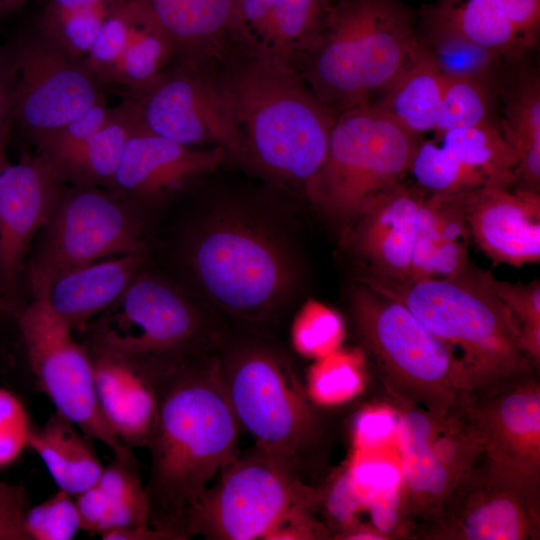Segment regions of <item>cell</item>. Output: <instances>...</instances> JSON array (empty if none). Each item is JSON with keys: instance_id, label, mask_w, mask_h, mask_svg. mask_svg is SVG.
I'll return each instance as SVG.
<instances>
[{"instance_id": "cell-1", "label": "cell", "mask_w": 540, "mask_h": 540, "mask_svg": "<svg viewBox=\"0 0 540 540\" xmlns=\"http://www.w3.org/2000/svg\"><path fill=\"white\" fill-rule=\"evenodd\" d=\"M156 409L147 447L149 524L171 540L188 539L189 512L208 484L239 453L241 428L215 354L153 382Z\"/></svg>"}, {"instance_id": "cell-2", "label": "cell", "mask_w": 540, "mask_h": 540, "mask_svg": "<svg viewBox=\"0 0 540 540\" xmlns=\"http://www.w3.org/2000/svg\"><path fill=\"white\" fill-rule=\"evenodd\" d=\"M204 63L231 109L239 159L306 189L324 162L337 114L293 66L255 41L240 42Z\"/></svg>"}, {"instance_id": "cell-3", "label": "cell", "mask_w": 540, "mask_h": 540, "mask_svg": "<svg viewBox=\"0 0 540 540\" xmlns=\"http://www.w3.org/2000/svg\"><path fill=\"white\" fill-rule=\"evenodd\" d=\"M490 272L469 262L456 275L392 281L375 277L371 288L402 302L463 362L476 397L530 376L535 367L519 342V325L496 295Z\"/></svg>"}, {"instance_id": "cell-4", "label": "cell", "mask_w": 540, "mask_h": 540, "mask_svg": "<svg viewBox=\"0 0 540 540\" xmlns=\"http://www.w3.org/2000/svg\"><path fill=\"white\" fill-rule=\"evenodd\" d=\"M417 17L402 0H334L294 68L337 115L373 103L415 50Z\"/></svg>"}, {"instance_id": "cell-5", "label": "cell", "mask_w": 540, "mask_h": 540, "mask_svg": "<svg viewBox=\"0 0 540 540\" xmlns=\"http://www.w3.org/2000/svg\"><path fill=\"white\" fill-rule=\"evenodd\" d=\"M81 332L89 353L123 360L152 383L216 353L224 339L179 289L144 269Z\"/></svg>"}, {"instance_id": "cell-6", "label": "cell", "mask_w": 540, "mask_h": 540, "mask_svg": "<svg viewBox=\"0 0 540 540\" xmlns=\"http://www.w3.org/2000/svg\"><path fill=\"white\" fill-rule=\"evenodd\" d=\"M352 314L397 406H417L444 416L476 398L454 349L402 302L362 286L353 293Z\"/></svg>"}, {"instance_id": "cell-7", "label": "cell", "mask_w": 540, "mask_h": 540, "mask_svg": "<svg viewBox=\"0 0 540 540\" xmlns=\"http://www.w3.org/2000/svg\"><path fill=\"white\" fill-rule=\"evenodd\" d=\"M216 356L241 431L302 473L321 433L320 417L291 362L269 344L225 338Z\"/></svg>"}, {"instance_id": "cell-8", "label": "cell", "mask_w": 540, "mask_h": 540, "mask_svg": "<svg viewBox=\"0 0 540 540\" xmlns=\"http://www.w3.org/2000/svg\"><path fill=\"white\" fill-rule=\"evenodd\" d=\"M184 261L207 297L244 321L268 318L292 282L291 264L280 245L238 219L209 222L187 239Z\"/></svg>"}, {"instance_id": "cell-9", "label": "cell", "mask_w": 540, "mask_h": 540, "mask_svg": "<svg viewBox=\"0 0 540 540\" xmlns=\"http://www.w3.org/2000/svg\"><path fill=\"white\" fill-rule=\"evenodd\" d=\"M419 138L373 103L344 110L305 191L323 212L351 225L370 199L401 181Z\"/></svg>"}, {"instance_id": "cell-10", "label": "cell", "mask_w": 540, "mask_h": 540, "mask_svg": "<svg viewBox=\"0 0 540 540\" xmlns=\"http://www.w3.org/2000/svg\"><path fill=\"white\" fill-rule=\"evenodd\" d=\"M321 494L287 459L258 446L238 455L186 519L185 535L211 540L269 538L290 516L311 510Z\"/></svg>"}, {"instance_id": "cell-11", "label": "cell", "mask_w": 540, "mask_h": 540, "mask_svg": "<svg viewBox=\"0 0 540 540\" xmlns=\"http://www.w3.org/2000/svg\"><path fill=\"white\" fill-rule=\"evenodd\" d=\"M36 238L24 273L32 297L67 270L145 251L144 215L108 188L66 185Z\"/></svg>"}, {"instance_id": "cell-12", "label": "cell", "mask_w": 540, "mask_h": 540, "mask_svg": "<svg viewBox=\"0 0 540 540\" xmlns=\"http://www.w3.org/2000/svg\"><path fill=\"white\" fill-rule=\"evenodd\" d=\"M30 370L38 388L56 411L88 438L106 445L114 455L131 451L111 430L98 405L93 367L84 344L54 311L44 294L33 296L14 314Z\"/></svg>"}, {"instance_id": "cell-13", "label": "cell", "mask_w": 540, "mask_h": 540, "mask_svg": "<svg viewBox=\"0 0 540 540\" xmlns=\"http://www.w3.org/2000/svg\"><path fill=\"white\" fill-rule=\"evenodd\" d=\"M10 74L9 126L32 143L107 98L84 61L37 31L6 45Z\"/></svg>"}, {"instance_id": "cell-14", "label": "cell", "mask_w": 540, "mask_h": 540, "mask_svg": "<svg viewBox=\"0 0 540 540\" xmlns=\"http://www.w3.org/2000/svg\"><path fill=\"white\" fill-rule=\"evenodd\" d=\"M134 101L149 132L189 147L219 146L239 158L240 138L231 109L205 63L176 58Z\"/></svg>"}, {"instance_id": "cell-15", "label": "cell", "mask_w": 540, "mask_h": 540, "mask_svg": "<svg viewBox=\"0 0 540 540\" xmlns=\"http://www.w3.org/2000/svg\"><path fill=\"white\" fill-rule=\"evenodd\" d=\"M483 447L482 466L540 507V386L530 376L469 406Z\"/></svg>"}, {"instance_id": "cell-16", "label": "cell", "mask_w": 540, "mask_h": 540, "mask_svg": "<svg viewBox=\"0 0 540 540\" xmlns=\"http://www.w3.org/2000/svg\"><path fill=\"white\" fill-rule=\"evenodd\" d=\"M175 44L144 0H119L84 63L98 84L138 100L176 59Z\"/></svg>"}, {"instance_id": "cell-17", "label": "cell", "mask_w": 540, "mask_h": 540, "mask_svg": "<svg viewBox=\"0 0 540 540\" xmlns=\"http://www.w3.org/2000/svg\"><path fill=\"white\" fill-rule=\"evenodd\" d=\"M65 186L37 153L0 171V313L20 308L28 253Z\"/></svg>"}, {"instance_id": "cell-18", "label": "cell", "mask_w": 540, "mask_h": 540, "mask_svg": "<svg viewBox=\"0 0 540 540\" xmlns=\"http://www.w3.org/2000/svg\"><path fill=\"white\" fill-rule=\"evenodd\" d=\"M412 531L427 540L538 539L540 507L479 464L459 481L440 513Z\"/></svg>"}, {"instance_id": "cell-19", "label": "cell", "mask_w": 540, "mask_h": 540, "mask_svg": "<svg viewBox=\"0 0 540 540\" xmlns=\"http://www.w3.org/2000/svg\"><path fill=\"white\" fill-rule=\"evenodd\" d=\"M228 157L222 147H189L142 128L128 139L107 188L144 215L217 169Z\"/></svg>"}, {"instance_id": "cell-20", "label": "cell", "mask_w": 540, "mask_h": 540, "mask_svg": "<svg viewBox=\"0 0 540 540\" xmlns=\"http://www.w3.org/2000/svg\"><path fill=\"white\" fill-rule=\"evenodd\" d=\"M470 236L495 263L540 260V196L525 188L483 186L465 193Z\"/></svg>"}, {"instance_id": "cell-21", "label": "cell", "mask_w": 540, "mask_h": 540, "mask_svg": "<svg viewBox=\"0 0 540 540\" xmlns=\"http://www.w3.org/2000/svg\"><path fill=\"white\" fill-rule=\"evenodd\" d=\"M426 194L420 187L401 181L370 199L351 226L356 252L378 278H410L415 223Z\"/></svg>"}, {"instance_id": "cell-22", "label": "cell", "mask_w": 540, "mask_h": 540, "mask_svg": "<svg viewBox=\"0 0 540 540\" xmlns=\"http://www.w3.org/2000/svg\"><path fill=\"white\" fill-rule=\"evenodd\" d=\"M398 407L401 505L413 530L440 513L459 481L432 450L435 415L417 406Z\"/></svg>"}, {"instance_id": "cell-23", "label": "cell", "mask_w": 540, "mask_h": 540, "mask_svg": "<svg viewBox=\"0 0 540 540\" xmlns=\"http://www.w3.org/2000/svg\"><path fill=\"white\" fill-rule=\"evenodd\" d=\"M172 38L177 57L208 61L234 45L253 40L239 0H144Z\"/></svg>"}, {"instance_id": "cell-24", "label": "cell", "mask_w": 540, "mask_h": 540, "mask_svg": "<svg viewBox=\"0 0 540 540\" xmlns=\"http://www.w3.org/2000/svg\"><path fill=\"white\" fill-rule=\"evenodd\" d=\"M458 31L509 61L537 41L540 0H439L433 4Z\"/></svg>"}, {"instance_id": "cell-25", "label": "cell", "mask_w": 540, "mask_h": 540, "mask_svg": "<svg viewBox=\"0 0 540 540\" xmlns=\"http://www.w3.org/2000/svg\"><path fill=\"white\" fill-rule=\"evenodd\" d=\"M144 262L142 251L78 266L57 275L42 294L73 331H82L116 302Z\"/></svg>"}, {"instance_id": "cell-26", "label": "cell", "mask_w": 540, "mask_h": 540, "mask_svg": "<svg viewBox=\"0 0 540 540\" xmlns=\"http://www.w3.org/2000/svg\"><path fill=\"white\" fill-rule=\"evenodd\" d=\"M89 354L95 393L105 421L126 446L147 447L156 409L152 381L123 360Z\"/></svg>"}, {"instance_id": "cell-27", "label": "cell", "mask_w": 540, "mask_h": 540, "mask_svg": "<svg viewBox=\"0 0 540 540\" xmlns=\"http://www.w3.org/2000/svg\"><path fill=\"white\" fill-rule=\"evenodd\" d=\"M142 128L136 102L123 100L112 107L106 123L91 137L66 150L40 156L66 185L107 188L128 139Z\"/></svg>"}, {"instance_id": "cell-28", "label": "cell", "mask_w": 540, "mask_h": 540, "mask_svg": "<svg viewBox=\"0 0 540 540\" xmlns=\"http://www.w3.org/2000/svg\"><path fill=\"white\" fill-rule=\"evenodd\" d=\"M446 78L417 39L402 70L373 104L409 132L434 131L440 114Z\"/></svg>"}, {"instance_id": "cell-29", "label": "cell", "mask_w": 540, "mask_h": 540, "mask_svg": "<svg viewBox=\"0 0 540 540\" xmlns=\"http://www.w3.org/2000/svg\"><path fill=\"white\" fill-rule=\"evenodd\" d=\"M417 39L445 78L473 80L498 88L504 58L463 35L433 5L417 17Z\"/></svg>"}, {"instance_id": "cell-30", "label": "cell", "mask_w": 540, "mask_h": 540, "mask_svg": "<svg viewBox=\"0 0 540 540\" xmlns=\"http://www.w3.org/2000/svg\"><path fill=\"white\" fill-rule=\"evenodd\" d=\"M77 428L55 410L43 426L32 427L28 441L58 488L72 496L95 484L104 468Z\"/></svg>"}, {"instance_id": "cell-31", "label": "cell", "mask_w": 540, "mask_h": 540, "mask_svg": "<svg viewBox=\"0 0 540 540\" xmlns=\"http://www.w3.org/2000/svg\"><path fill=\"white\" fill-rule=\"evenodd\" d=\"M507 96L501 131L517 155V182L539 192L540 81L535 71L518 73Z\"/></svg>"}, {"instance_id": "cell-32", "label": "cell", "mask_w": 540, "mask_h": 540, "mask_svg": "<svg viewBox=\"0 0 540 540\" xmlns=\"http://www.w3.org/2000/svg\"><path fill=\"white\" fill-rule=\"evenodd\" d=\"M437 136L486 186L512 187L517 183L516 152L496 124L456 128Z\"/></svg>"}, {"instance_id": "cell-33", "label": "cell", "mask_w": 540, "mask_h": 540, "mask_svg": "<svg viewBox=\"0 0 540 540\" xmlns=\"http://www.w3.org/2000/svg\"><path fill=\"white\" fill-rule=\"evenodd\" d=\"M119 0H46L36 31L84 61L98 32Z\"/></svg>"}, {"instance_id": "cell-34", "label": "cell", "mask_w": 540, "mask_h": 540, "mask_svg": "<svg viewBox=\"0 0 540 540\" xmlns=\"http://www.w3.org/2000/svg\"><path fill=\"white\" fill-rule=\"evenodd\" d=\"M94 485L103 511L102 534L150 525L146 488L142 485L132 451L114 455V460L103 468Z\"/></svg>"}, {"instance_id": "cell-35", "label": "cell", "mask_w": 540, "mask_h": 540, "mask_svg": "<svg viewBox=\"0 0 540 540\" xmlns=\"http://www.w3.org/2000/svg\"><path fill=\"white\" fill-rule=\"evenodd\" d=\"M470 404L444 416L435 415L431 447L438 460L460 481L480 464L484 447Z\"/></svg>"}, {"instance_id": "cell-36", "label": "cell", "mask_w": 540, "mask_h": 540, "mask_svg": "<svg viewBox=\"0 0 540 540\" xmlns=\"http://www.w3.org/2000/svg\"><path fill=\"white\" fill-rule=\"evenodd\" d=\"M418 186L430 193H457L486 186L440 142L419 141L409 166Z\"/></svg>"}, {"instance_id": "cell-37", "label": "cell", "mask_w": 540, "mask_h": 540, "mask_svg": "<svg viewBox=\"0 0 540 540\" xmlns=\"http://www.w3.org/2000/svg\"><path fill=\"white\" fill-rule=\"evenodd\" d=\"M497 88L467 79H447L435 132L494 122V103Z\"/></svg>"}, {"instance_id": "cell-38", "label": "cell", "mask_w": 540, "mask_h": 540, "mask_svg": "<svg viewBox=\"0 0 540 540\" xmlns=\"http://www.w3.org/2000/svg\"><path fill=\"white\" fill-rule=\"evenodd\" d=\"M343 335L340 316L314 300L307 301L295 316L291 336L294 348L304 356L324 357L335 351Z\"/></svg>"}, {"instance_id": "cell-39", "label": "cell", "mask_w": 540, "mask_h": 540, "mask_svg": "<svg viewBox=\"0 0 540 540\" xmlns=\"http://www.w3.org/2000/svg\"><path fill=\"white\" fill-rule=\"evenodd\" d=\"M496 295L505 303L519 325V342L533 365L540 361V283H510L493 278Z\"/></svg>"}, {"instance_id": "cell-40", "label": "cell", "mask_w": 540, "mask_h": 540, "mask_svg": "<svg viewBox=\"0 0 540 540\" xmlns=\"http://www.w3.org/2000/svg\"><path fill=\"white\" fill-rule=\"evenodd\" d=\"M23 529L27 540H71L81 529L75 499L59 489L44 502L26 509Z\"/></svg>"}, {"instance_id": "cell-41", "label": "cell", "mask_w": 540, "mask_h": 540, "mask_svg": "<svg viewBox=\"0 0 540 540\" xmlns=\"http://www.w3.org/2000/svg\"><path fill=\"white\" fill-rule=\"evenodd\" d=\"M359 384L357 357L334 351L312 367L308 393L319 401L334 402L354 394Z\"/></svg>"}, {"instance_id": "cell-42", "label": "cell", "mask_w": 540, "mask_h": 540, "mask_svg": "<svg viewBox=\"0 0 540 540\" xmlns=\"http://www.w3.org/2000/svg\"><path fill=\"white\" fill-rule=\"evenodd\" d=\"M32 427L22 401L0 387V469L17 460L28 447Z\"/></svg>"}, {"instance_id": "cell-43", "label": "cell", "mask_w": 540, "mask_h": 540, "mask_svg": "<svg viewBox=\"0 0 540 540\" xmlns=\"http://www.w3.org/2000/svg\"><path fill=\"white\" fill-rule=\"evenodd\" d=\"M111 109L105 98L60 128L36 139L33 144L37 154L49 156L91 137L106 123Z\"/></svg>"}, {"instance_id": "cell-44", "label": "cell", "mask_w": 540, "mask_h": 540, "mask_svg": "<svg viewBox=\"0 0 540 540\" xmlns=\"http://www.w3.org/2000/svg\"><path fill=\"white\" fill-rule=\"evenodd\" d=\"M441 194L425 196L417 213L409 280H418L431 255L441 241L440 238Z\"/></svg>"}, {"instance_id": "cell-45", "label": "cell", "mask_w": 540, "mask_h": 540, "mask_svg": "<svg viewBox=\"0 0 540 540\" xmlns=\"http://www.w3.org/2000/svg\"><path fill=\"white\" fill-rule=\"evenodd\" d=\"M27 508L24 488L0 480V540H27L23 529Z\"/></svg>"}, {"instance_id": "cell-46", "label": "cell", "mask_w": 540, "mask_h": 540, "mask_svg": "<svg viewBox=\"0 0 540 540\" xmlns=\"http://www.w3.org/2000/svg\"><path fill=\"white\" fill-rule=\"evenodd\" d=\"M353 483L363 499L392 489L401 483L398 469L388 462H365L351 470Z\"/></svg>"}, {"instance_id": "cell-47", "label": "cell", "mask_w": 540, "mask_h": 540, "mask_svg": "<svg viewBox=\"0 0 540 540\" xmlns=\"http://www.w3.org/2000/svg\"><path fill=\"white\" fill-rule=\"evenodd\" d=\"M361 505H364L363 499L348 470L332 485L326 499L327 510L334 521L343 525L344 529L352 524L353 516Z\"/></svg>"}, {"instance_id": "cell-48", "label": "cell", "mask_w": 540, "mask_h": 540, "mask_svg": "<svg viewBox=\"0 0 540 540\" xmlns=\"http://www.w3.org/2000/svg\"><path fill=\"white\" fill-rule=\"evenodd\" d=\"M468 262L467 241L441 242L424 267L420 279L438 275L442 277L456 275L466 267Z\"/></svg>"}, {"instance_id": "cell-49", "label": "cell", "mask_w": 540, "mask_h": 540, "mask_svg": "<svg viewBox=\"0 0 540 540\" xmlns=\"http://www.w3.org/2000/svg\"><path fill=\"white\" fill-rule=\"evenodd\" d=\"M274 0H239L241 19L253 39L265 50L268 48Z\"/></svg>"}, {"instance_id": "cell-50", "label": "cell", "mask_w": 540, "mask_h": 540, "mask_svg": "<svg viewBox=\"0 0 540 540\" xmlns=\"http://www.w3.org/2000/svg\"><path fill=\"white\" fill-rule=\"evenodd\" d=\"M393 415L386 412H367L357 421V435L363 443H378L397 429Z\"/></svg>"}, {"instance_id": "cell-51", "label": "cell", "mask_w": 540, "mask_h": 540, "mask_svg": "<svg viewBox=\"0 0 540 540\" xmlns=\"http://www.w3.org/2000/svg\"><path fill=\"white\" fill-rule=\"evenodd\" d=\"M11 74L6 46H0V171L10 162L5 151V137L9 127V98Z\"/></svg>"}, {"instance_id": "cell-52", "label": "cell", "mask_w": 540, "mask_h": 540, "mask_svg": "<svg viewBox=\"0 0 540 540\" xmlns=\"http://www.w3.org/2000/svg\"><path fill=\"white\" fill-rule=\"evenodd\" d=\"M104 540H171L164 532L151 525L133 526L112 530L101 535Z\"/></svg>"}, {"instance_id": "cell-53", "label": "cell", "mask_w": 540, "mask_h": 540, "mask_svg": "<svg viewBox=\"0 0 540 540\" xmlns=\"http://www.w3.org/2000/svg\"><path fill=\"white\" fill-rule=\"evenodd\" d=\"M338 539L349 540H388L387 536L381 533L373 525H350L344 528L338 535Z\"/></svg>"}, {"instance_id": "cell-54", "label": "cell", "mask_w": 540, "mask_h": 540, "mask_svg": "<svg viewBox=\"0 0 540 540\" xmlns=\"http://www.w3.org/2000/svg\"><path fill=\"white\" fill-rule=\"evenodd\" d=\"M27 0H3L2 16L19 8Z\"/></svg>"}, {"instance_id": "cell-55", "label": "cell", "mask_w": 540, "mask_h": 540, "mask_svg": "<svg viewBox=\"0 0 540 540\" xmlns=\"http://www.w3.org/2000/svg\"><path fill=\"white\" fill-rule=\"evenodd\" d=\"M3 0H0V16H2Z\"/></svg>"}]
</instances>
